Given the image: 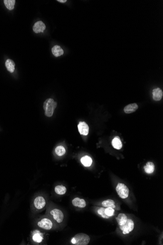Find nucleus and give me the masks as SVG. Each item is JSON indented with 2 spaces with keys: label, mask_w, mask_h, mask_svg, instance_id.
Masks as SVG:
<instances>
[{
  "label": "nucleus",
  "mask_w": 163,
  "mask_h": 245,
  "mask_svg": "<svg viewBox=\"0 0 163 245\" xmlns=\"http://www.w3.org/2000/svg\"><path fill=\"white\" fill-rule=\"evenodd\" d=\"M90 242V237L86 234L80 233L72 238L71 243L73 245H87Z\"/></svg>",
  "instance_id": "1"
},
{
  "label": "nucleus",
  "mask_w": 163,
  "mask_h": 245,
  "mask_svg": "<svg viewBox=\"0 0 163 245\" xmlns=\"http://www.w3.org/2000/svg\"><path fill=\"white\" fill-rule=\"evenodd\" d=\"M57 106V102L52 98L47 99L44 103V109L45 111V115L48 117L52 116L54 110Z\"/></svg>",
  "instance_id": "2"
},
{
  "label": "nucleus",
  "mask_w": 163,
  "mask_h": 245,
  "mask_svg": "<svg viewBox=\"0 0 163 245\" xmlns=\"http://www.w3.org/2000/svg\"><path fill=\"white\" fill-rule=\"evenodd\" d=\"M116 191L120 197L123 199L127 198L129 196V190L126 185L119 182L116 187Z\"/></svg>",
  "instance_id": "3"
},
{
  "label": "nucleus",
  "mask_w": 163,
  "mask_h": 245,
  "mask_svg": "<svg viewBox=\"0 0 163 245\" xmlns=\"http://www.w3.org/2000/svg\"><path fill=\"white\" fill-rule=\"evenodd\" d=\"M50 215H52L53 219L54 221L57 223L58 224L63 222L64 219V215L63 212L59 209H54L50 211Z\"/></svg>",
  "instance_id": "4"
},
{
  "label": "nucleus",
  "mask_w": 163,
  "mask_h": 245,
  "mask_svg": "<svg viewBox=\"0 0 163 245\" xmlns=\"http://www.w3.org/2000/svg\"><path fill=\"white\" fill-rule=\"evenodd\" d=\"M119 228L124 234H129L134 229V221L131 219H128V218L126 223L122 226H119Z\"/></svg>",
  "instance_id": "5"
},
{
  "label": "nucleus",
  "mask_w": 163,
  "mask_h": 245,
  "mask_svg": "<svg viewBox=\"0 0 163 245\" xmlns=\"http://www.w3.org/2000/svg\"><path fill=\"white\" fill-rule=\"evenodd\" d=\"M38 226L40 228L45 230H50L52 229L53 224L52 221L48 218H44L38 223Z\"/></svg>",
  "instance_id": "6"
},
{
  "label": "nucleus",
  "mask_w": 163,
  "mask_h": 245,
  "mask_svg": "<svg viewBox=\"0 0 163 245\" xmlns=\"http://www.w3.org/2000/svg\"><path fill=\"white\" fill-rule=\"evenodd\" d=\"M46 204L45 199L42 196H38L34 201V206L37 209H41L44 208Z\"/></svg>",
  "instance_id": "7"
},
{
  "label": "nucleus",
  "mask_w": 163,
  "mask_h": 245,
  "mask_svg": "<svg viewBox=\"0 0 163 245\" xmlns=\"http://www.w3.org/2000/svg\"><path fill=\"white\" fill-rule=\"evenodd\" d=\"M78 130L81 134L87 136L89 132V127L85 122H80L78 125Z\"/></svg>",
  "instance_id": "8"
},
{
  "label": "nucleus",
  "mask_w": 163,
  "mask_h": 245,
  "mask_svg": "<svg viewBox=\"0 0 163 245\" xmlns=\"http://www.w3.org/2000/svg\"><path fill=\"white\" fill-rule=\"evenodd\" d=\"M45 29V25L42 21H38L34 24L33 30L36 33L43 32Z\"/></svg>",
  "instance_id": "9"
},
{
  "label": "nucleus",
  "mask_w": 163,
  "mask_h": 245,
  "mask_svg": "<svg viewBox=\"0 0 163 245\" xmlns=\"http://www.w3.org/2000/svg\"><path fill=\"white\" fill-rule=\"evenodd\" d=\"M72 203L73 206L79 208H84L86 206V202L83 199L79 198L78 197L75 198L72 201Z\"/></svg>",
  "instance_id": "10"
},
{
  "label": "nucleus",
  "mask_w": 163,
  "mask_h": 245,
  "mask_svg": "<svg viewBox=\"0 0 163 245\" xmlns=\"http://www.w3.org/2000/svg\"><path fill=\"white\" fill-rule=\"evenodd\" d=\"M152 97L155 101H160L163 97V91L160 88H155L152 90Z\"/></svg>",
  "instance_id": "11"
},
{
  "label": "nucleus",
  "mask_w": 163,
  "mask_h": 245,
  "mask_svg": "<svg viewBox=\"0 0 163 245\" xmlns=\"http://www.w3.org/2000/svg\"><path fill=\"white\" fill-rule=\"evenodd\" d=\"M138 106L136 103H132L128 105L124 108V112L125 113L131 114L135 112L138 109Z\"/></svg>",
  "instance_id": "12"
},
{
  "label": "nucleus",
  "mask_w": 163,
  "mask_h": 245,
  "mask_svg": "<svg viewBox=\"0 0 163 245\" xmlns=\"http://www.w3.org/2000/svg\"><path fill=\"white\" fill-rule=\"evenodd\" d=\"M117 222L118 223V225L119 226H122L127 222V220L128 219V218L127 215L124 213H120L118 216L116 218Z\"/></svg>",
  "instance_id": "13"
},
{
  "label": "nucleus",
  "mask_w": 163,
  "mask_h": 245,
  "mask_svg": "<svg viewBox=\"0 0 163 245\" xmlns=\"http://www.w3.org/2000/svg\"><path fill=\"white\" fill-rule=\"evenodd\" d=\"M144 169L146 173L148 174L153 173L155 169V165L152 162H148L144 167Z\"/></svg>",
  "instance_id": "14"
},
{
  "label": "nucleus",
  "mask_w": 163,
  "mask_h": 245,
  "mask_svg": "<svg viewBox=\"0 0 163 245\" xmlns=\"http://www.w3.org/2000/svg\"><path fill=\"white\" fill-rule=\"evenodd\" d=\"M44 237L43 234L38 230H35V233L33 235L32 240L35 242L40 243L43 241Z\"/></svg>",
  "instance_id": "15"
},
{
  "label": "nucleus",
  "mask_w": 163,
  "mask_h": 245,
  "mask_svg": "<svg viewBox=\"0 0 163 245\" xmlns=\"http://www.w3.org/2000/svg\"><path fill=\"white\" fill-rule=\"evenodd\" d=\"M5 67L6 69L10 72L11 73H12L15 70V64L13 61L11 59H8L5 62Z\"/></svg>",
  "instance_id": "16"
},
{
  "label": "nucleus",
  "mask_w": 163,
  "mask_h": 245,
  "mask_svg": "<svg viewBox=\"0 0 163 245\" xmlns=\"http://www.w3.org/2000/svg\"><path fill=\"white\" fill-rule=\"evenodd\" d=\"M52 53L55 56L59 57L64 54V50L60 46L56 45L52 49Z\"/></svg>",
  "instance_id": "17"
},
{
  "label": "nucleus",
  "mask_w": 163,
  "mask_h": 245,
  "mask_svg": "<svg viewBox=\"0 0 163 245\" xmlns=\"http://www.w3.org/2000/svg\"><path fill=\"white\" fill-rule=\"evenodd\" d=\"M81 162L84 166L85 167H89L92 163V158L88 156H85L82 158Z\"/></svg>",
  "instance_id": "18"
},
{
  "label": "nucleus",
  "mask_w": 163,
  "mask_h": 245,
  "mask_svg": "<svg viewBox=\"0 0 163 245\" xmlns=\"http://www.w3.org/2000/svg\"><path fill=\"white\" fill-rule=\"evenodd\" d=\"M112 145L116 149L120 150L122 148V141L119 138L115 137L112 141Z\"/></svg>",
  "instance_id": "19"
},
{
  "label": "nucleus",
  "mask_w": 163,
  "mask_h": 245,
  "mask_svg": "<svg viewBox=\"0 0 163 245\" xmlns=\"http://www.w3.org/2000/svg\"><path fill=\"white\" fill-rule=\"evenodd\" d=\"M102 206L103 207H111L112 209H115L116 205L115 202L113 200H111V199H108V200H105L103 202H102Z\"/></svg>",
  "instance_id": "20"
},
{
  "label": "nucleus",
  "mask_w": 163,
  "mask_h": 245,
  "mask_svg": "<svg viewBox=\"0 0 163 245\" xmlns=\"http://www.w3.org/2000/svg\"><path fill=\"white\" fill-rule=\"evenodd\" d=\"M55 192L58 195H64L67 192V188L63 185H58L55 187Z\"/></svg>",
  "instance_id": "21"
},
{
  "label": "nucleus",
  "mask_w": 163,
  "mask_h": 245,
  "mask_svg": "<svg viewBox=\"0 0 163 245\" xmlns=\"http://www.w3.org/2000/svg\"><path fill=\"white\" fill-rule=\"evenodd\" d=\"M4 2L6 8L9 10H12L14 9L16 2L15 0H5Z\"/></svg>",
  "instance_id": "22"
},
{
  "label": "nucleus",
  "mask_w": 163,
  "mask_h": 245,
  "mask_svg": "<svg viewBox=\"0 0 163 245\" xmlns=\"http://www.w3.org/2000/svg\"><path fill=\"white\" fill-rule=\"evenodd\" d=\"M55 152L58 156H62L65 154L66 151L64 146H58L56 148Z\"/></svg>",
  "instance_id": "23"
},
{
  "label": "nucleus",
  "mask_w": 163,
  "mask_h": 245,
  "mask_svg": "<svg viewBox=\"0 0 163 245\" xmlns=\"http://www.w3.org/2000/svg\"><path fill=\"white\" fill-rule=\"evenodd\" d=\"M105 207H98L97 209V213L99 214L100 216H101L103 218L105 219H108L109 218V217H108L106 214H105Z\"/></svg>",
  "instance_id": "24"
},
{
  "label": "nucleus",
  "mask_w": 163,
  "mask_h": 245,
  "mask_svg": "<svg viewBox=\"0 0 163 245\" xmlns=\"http://www.w3.org/2000/svg\"><path fill=\"white\" fill-rule=\"evenodd\" d=\"M105 214L109 218L114 216V214H115L114 209L111 208V207H106L105 210Z\"/></svg>",
  "instance_id": "25"
},
{
  "label": "nucleus",
  "mask_w": 163,
  "mask_h": 245,
  "mask_svg": "<svg viewBox=\"0 0 163 245\" xmlns=\"http://www.w3.org/2000/svg\"><path fill=\"white\" fill-rule=\"evenodd\" d=\"M57 1L60 2V3H65L67 2V0H58Z\"/></svg>",
  "instance_id": "26"
}]
</instances>
